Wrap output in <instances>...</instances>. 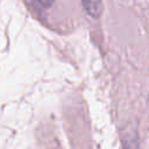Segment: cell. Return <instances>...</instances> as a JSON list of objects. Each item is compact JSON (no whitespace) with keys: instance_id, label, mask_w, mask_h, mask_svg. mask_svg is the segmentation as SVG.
I'll return each mask as SVG.
<instances>
[{"instance_id":"cell-1","label":"cell","mask_w":149,"mask_h":149,"mask_svg":"<svg viewBox=\"0 0 149 149\" xmlns=\"http://www.w3.org/2000/svg\"><path fill=\"white\" fill-rule=\"evenodd\" d=\"M85 9L87 13L94 17H98L102 10V3L101 0H81Z\"/></svg>"},{"instance_id":"cell-2","label":"cell","mask_w":149,"mask_h":149,"mask_svg":"<svg viewBox=\"0 0 149 149\" xmlns=\"http://www.w3.org/2000/svg\"><path fill=\"white\" fill-rule=\"evenodd\" d=\"M42 6H44V7H49V6H51L52 5V2H54V0H37Z\"/></svg>"}]
</instances>
